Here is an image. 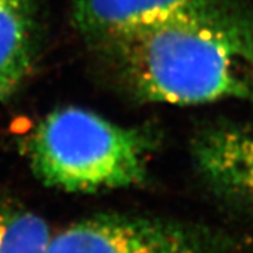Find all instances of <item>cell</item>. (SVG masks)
Listing matches in <instances>:
<instances>
[{"instance_id":"3957f363","label":"cell","mask_w":253,"mask_h":253,"mask_svg":"<svg viewBox=\"0 0 253 253\" xmlns=\"http://www.w3.org/2000/svg\"><path fill=\"white\" fill-rule=\"evenodd\" d=\"M224 231L163 218L100 214L52 236L49 253H239Z\"/></svg>"},{"instance_id":"277c9868","label":"cell","mask_w":253,"mask_h":253,"mask_svg":"<svg viewBox=\"0 0 253 253\" xmlns=\"http://www.w3.org/2000/svg\"><path fill=\"white\" fill-rule=\"evenodd\" d=\"M73 21L99 45L165 18L193 14L253 34V14L238 0H72Z\"/></svg>"},{"instance_id":"52a82bcc","label":"cell","mask_w":253,"mask_h":253,"mask_svg":"<svg viewBox=\"0 0 253 253\" xmlns=\"http://www.w3.org/2000/svg\"><path fill=\"white\" fill-rule=\"evenodd\" d=\"M52 236L40 215L26 211L0 212V253H49Z\"/></svg>"},{"instance_id":"7a4b0ae2","label":"cell","mask_w":253,"mask_h":253,"mask_svg":"<svg viewBox=\"0 0 253 253\" xmlns=\"http://www.w3.org/2000/svg\"><path fill=\"white\" fill-rule=\"evenodd\" d=\"M152 139L78 107L55 110L34 129L28 158L38 179L71 193L142 184Z\"/></svg>"},{"instance_id":"6da1fadb","label":"cell","mask_w":253,"mask_h":253,"mask_svg":"<svg viewBox=\"0 0 253 253\" xmlns=\"http://www.w3.org/2000/svg\"><path fill=\"white\" fill-rule=\"evenodd\" d=\"M103 48L148 101L189 106L253 97V34L214 18H165Z\"/></svg>"},{"instance_id":"5b68a950","label":"cell","mask_w":253,"mask_h":253,"mask_svg":"<svg viewBox=\"0 0 253 253\" xmlns=\"http://www.w3.org/2000/svg\"><path fill=\"white\" fill-rule=\"evenodd\" d=\"M191 152L201 177L218 197L253 212V132L210 126L194 138Z\"/></svg>"},{"instance_id":"8992f818","label":"cell","mask_w":253,"mask_h":253,"mask_svg":"<svg viewBox=\"0 0 253 253\" xmlns=\"http://www.w3.org/2000/svg\"><path fill=\"white\" fill-rule=\"evenodd\" d=\"M37 0H0V101L27 79L37 54Z\"/></svg>"}]
</instances>
